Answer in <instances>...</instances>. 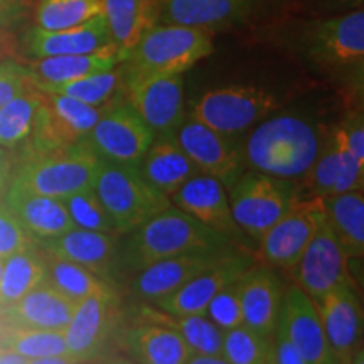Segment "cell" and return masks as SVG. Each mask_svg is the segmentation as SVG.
<instances>
[{
  "label": "cell",
  "mask_w": 364,
  "mask_h": 364,
  "mask_svg": "<svg viewBox=\"0 0 364 364\" xmlns=\"http://www.w3.org/2000/svg\"><path fill=\"white\" fill-rule=\"evenodd\" d=\"M231 243L230 236L218 233L182 209L171 206L130 231L120 260L125 268L136 273L177 255L231 250Z\"/></svg>",
  "instance_id": "1"
},
{
  "label": "cell",
  "mask_w": 364,
  "mask_h": 364,
  "mask_svg": "<svg viewBox=\"0 0 364 364\" xmlns=\"http://www.w3.org/2000/svg\"><path fill=\"white\" fill-rule=\"evenodd\" d=\"M321 147L317 130L307 120L279 115L250 134L243 157L250 171L294 181L307 174Z\"/></svg>",
  "instance_id": "2"
},
{
  "label": "cell",
  "mask_w": 364,
  "mask_h": 364,
  "mask_svg": "<svg viewBox=\"0 0 364 364\" xmlns=\"http://www.w3.org/2000/svg\"><path fill=\"white\" fill-rule=\"evenodd\" d=\"M213 53L208 31L181 24H156L140 38L122 65L125 80L150 75H184Z\"/></svg>",
  "instance_id": "3"
},
{
  "label": "cell",
  "mask_w": 364,
  "mask_h": 364,
  "mask_svg": "<svg viewBox=\"0 0 364 364\" xmlns=\"http://www.w3.org/2000/svg\"><path fill=\"white\" fill-rule=\"evenodd\" d=\"M102 164L103 159L83 139L71 147L27 156L11 182L31 193L66 199L80 191L95 188Z\"/></svg>",
  "instance_id": "4"
},
{
  "label": "cell",
  "mask_w": 364,
  "mask_h": 364,
  "mask_svg": "<svg viewBox=\"0 0 364 364\" xmlns=\"http://www.w3.org/2000/svg\"><path fill=\"white\" fill-rule=\"evenodd\" d=\"M93 189L118 235L130 233L172 206L169 196L154 188L134 164L103 161Z\"/></svg>",
  "instance_id": "5"
},
{
  "label": "cell",
  "mask_w": 364,
  "mask_h": 364,
  "mask_svg": "<svg viewBox=\"0 0 364 364\" xmlns=\"http://www.w3.org/2000/svg\"><path fill=\"white\" fill-rule=\"evenodd\" d=\"M228 193L240 231L257 243L300 199L292 181L255 171L243 172Z\"/></svg>",
  "instance_id": "6"
},
{
  "label": "cell",
  "mask_w": 364,
  "mask_h": 364,
  "mask_svg": "<svg viewBox=\"0 0 364 364\" xmlns=\"http://www.w3.org/2000/svg\"><path fill=\"white\" fill-rule=\"evenodd\" d=\"M279 108V102L255 86H226L209 90L194 103L191 115L221 135H236Z\"/></svg>",
  "instance_id": "7"
},
{
  "label": "cell",
  "mask_w": 364,
  "mask_h": 364,
  "mask_svg": "<svg viewBox=\"0 0 364 364\" xmlns=\"http://www.w3.org/2000/svg\"><path fill=\"white\" fill-rule=\"evenodd\" d=\"M118 297L108 287L76 304L65 334L66 349L80 364H91L107 354L113 336H118Z\"/></svg>",
  "instance_id": "8"
},
{
  "label": "cell",
  "mask_w": 364,
  "mask_h": 364,
  "mask_svg": "<svg viewBox=\"0 0 364 364\" xmlns=\"http://www.w3.org/2000/svg\"><path fill=\"white\" fill-rule=\"evenodd\" d=\"M156 135L127 102H113L90 132L88 140L103 161L139 166Z\"/></svg>",
  "instance_id": "9"
},
{
  "label": "cell",
  "mask_w": 364,
  "mask_h": 364,
  "mask_svg": "<svg viewBox=\"0 0 364 364\" xmlns=\"http://www.w3.org/2000/svg\"><path fill=\"white\" fill-rule=\"evenodd\" d=\"M292 273L299 289L312 302L336 287L353 282L348 270V255L327 223L326 211Z\"/></svg>",
  "instance_id": "10"
},
{
  "label": "cell",
  "mask_w": 364,
  "mask_h": 364,
  "mask_svg": "<svg viewBox=\"0 0 364 364\" xmlns=\"http://www.w3.org/2000/svg\"><path fill=\"white\" fill-rule=\"evenodd\" d=\"M127 100L156 136H174L184 122L182 75L127 80Z\"/></svg>",
  "instance_id": "11"
},
{
  "label": "cell",
  "mask_w": 364,
  "mask_h": 364,
  "mask_svg": "<svg viewBox=\"0 0 364 364\" xmlns=\"http://www.w3.org/2000/svg\"><path fill=\"white\" fill-rule=\"evenodd\" d=\"M322 215V198L312 196L309 199H299L258 241L263 260L272 267L292 272L316 233Z\"/></svg>",
  "instance_id": "12"
},
{
  "label": "cell",
  "mask_w": 364,
  "mask_h": 364,
  "mask_svg": "<svg viewBox=\"0 0 364 364\" xmlns=\"http://www.w3.org/2000/svg\"><path fill=\"white\" fill-rule=\"evenodd\" d=\"M174 139L201 174L220 181L226 189H230L245 172L247 164L243 154L228 140V136L218 134L193 117L184 118Z\"/></svg>",
  "instance_id": "13"
},
{
  "label": "cell",
  "mask_w": 364,
  "mask_h": 364,
  "mask_svg": "<svg viewBox=\"0 0 364 364\" xmlns=\"http://www.w3.org/2000/svg\"><path fill=\"white\" fill-rule=\"evenodd\" d=\"M304 44L322 66L344 68L364 58V7L306 27Z\"/></svg>",
  "instance_id": "14"
},
{
  "label": "cell",
  "mask_w": 364,
  "mask_h": 364,
  "mask_svg": "<svg viewBox=\"0 0 364 364\" xmlns=\"http://www.w3.org/2000/svg\"><path fill=\"white\" fill-rule=\"evenodd\" d=\"M314 304L336 358L351 364L364 339V306L354 282L336 287Z\"/></svg>",
  "instance_id": "15"
},
{
  "label": "cell",
  "mask_w": 364,
  "mask_h": 364,
  "mask_svg": "<svg viewBox=\"0 0 364 364\" xmlns=\"http://www.w3.org/2000/svg\"><path fill=\"white\" fill-rule=\"evenodd\" d=\"M279 329L306 364H341L327 341L316 304L297 285L285 289Z\"/></svg>",
  "instance_id": "16"
},
{
  "label": "cell",
  "mask_w": 364,
  "mask_h": 364,
  "mask_svg": "<svg viewBox=\"0 0 364 364\" xmlns=\"http://www.w3.org/2000/svg\"><path fill=\"white\" fill-rule=\"evenodd\" d=\"M250 267H252V260L247 255L231 250L215 265L196 275L193 280H189L169 297L157 300L154 306L174 316H203L209 302L228 285L238 282Z\"/></svg>",
  "instance_id": "17"
},
{
  "label": "cell",
  "mask_w": 364,
  "mask_h": 364,
  "mask_svg": "<svg viewBox=\"0 0 364 364\" xmlns=\"http://www.w3.org/2000/svg\"><path fill=\"white\" fill-rule=\"evenodd\" d=\"M265 0H161L157 24H181L213 31L247 21Z\"/></svg>",
  "instance_id": "18"
},
{
  "label": "cell",
  "mask_w": 364,
  "mask_h": 364,
  "mask_svg": "<svg viewBox=\"0 0 364 364\" xmlns=\"http://www.w3.org/2000/svg\"><path fill=\"white\" fill-rule=\"evenodd\" d=\"M304 177L312 196L318 198L353 193L364 188V166L346 147L343 136L334 129Z\"/></svg>",
  "instance_id": "19"
},
{
  "label": "cell",
  "mask_w": 364,
  "mask_h": 364,
  "mask_svg": "<svg viewBox=\"0 0 364 364\" xmlns=\"http://www.w3.org/2000/svg\"><path fill=\"white\" fill-rule=\"evenodd\" d=\"M231 250L223 252H193L159 260L135 273L132 280V292L139 299L156 304L157 300L169 297L184 287L196 275L206 270L225 257Z\"/></svg>",
  "instance_id": "20"
},
{
  "label": "cell",
  "mask_w": 364,
  "mask_h": 364,
  "mask_svg": "<svg viewBox=\"0 0 364 364\" xmlns=\"http://www.w3.org/2000/svg\"><path fill=\"white\" fill-rule=\"evenodd\" d=\"M236 285L243 309V324L273 339L285 294L279 275L267 267L252 265L240 277Z\"/></svg>",
  "instance_id": "21"
},
{
  "label": "cell",
  "mask_w": 364,
  "mask_h": 364,
  "mask_svg": "<svg viewBox=\"0 0 364 364\" xmlns=\"http://www.w3.org/2000/svg\"><path fill=\"white\" fill-rule=\"evenodd\" d=\"M171 203L204 226L230 236L231 240L241 233L231 213L226 188L206 174L191 177L171 196Z\"/></svg>",
  "instance_id": "22"
},
{
  "label": "cell",
  "mask_w": 364,
  "mask_h": 364,
  "mask_svg": "<svg viewBox=\"0 0 364 364\" xmlns=\"http://www.w3.org/2000/svg\"><path fill=\"white\" fill-rule=\"evenodd\" d=\"M4 203L26 233L39 243L58 238L75 228L63 199L31 193L11 182Z\"/></svg>",
  "instance_id": "23"
},
{
  "label": "cell",
  "mask_w": 364,
  "mask_h": 364,
  "mask_svg": "<svg viewBox=\"0 0 364 364\" xmlns=\"http://www.w3.org/2000/svg\"><path fill=\"white\" fill-rule=\"evenodd\" d=\"M24 44L27 54L33 59L115 49L103 16L63 31H43L33 26L24 36Z\"/></svg>",
  "instance_id": "24"
},
{
  "label": "cell",
  "mask_w": 364,
  "mask_h": 364,
  "mask_svg": "<svg viewBox=\"0 0 364 364\" xmlns=\"http://www.w3.org/2000/svg\"><path fill=\"white\" fill-rule=\"evenodd\" d=\"M76 304L46 280L16 304L0 309V322L27 329L63 332L70 324Z\"/></svg>",
  "instance_id": "25"
},
{
  "label": "cell",
  "mask_w": 364,
  "mask_h": 364,
  "mask_svg": "<svg viewBox=\"0 0 364 364\" xmlns=\"http://www.w3.org/2000/svg\"><path fill=\"white\" fill-rule=\"evenodd\" d=\"M117 341L139 364H188L193 351L171 327L142 318L118 331Z\"/></svg>",
  "instance_id": "26"
},
{
  "label": "cell",
  "mask_w": 364,
  "mask_h": 364,
  "mask_svg": "<svg viewBox=\"0 0 364 364\" xmlns=\"http://www.w3.org/2000/svg\"><path fill=\"white\" fill-rule=\"evenodd\" d=\"M118 233H103L81 228H73L58 238L44 241L43 250L48 257L73 262L97 275H105L110 270L117 255Z\"/></svg>",
  "instance_id": "27"
},
{
  "label": "cell",
  "mask_w": 364,
  "mask_h": 364,
  "mask_svg": "<svg viewBox=\"0 0 364 364\" xmlns=\"http://www.w3.org/2000/svg\"><path fill=\"white\" fill-rule=\"evenodd\" d=\"M124 63L117 49H107L93 54H66V56H49L31 59L26 65L31 76V85L54 86L85 78L95 73L110 71Z\"/></svg>",
  "instance_id": "28"
},
{
  "label": "cell",
  "mask_w": 364,
  "mask_h": 364,
  "mask_svg": "<svg viewBox=\"0 0 364 364\" xmlns=\"http://www.w3.org/2000/svg\"><path fill=\"white\" fill-rule=\"evenodd\" d=\"M139 169L154 188L169 198L191 177L201 174L174 136H156Z\"/></svg>",
  "instance_id": "29"
},
{
  "label": "cell",
  "mask_w": 364,
  "mask_h": 364,
  "mask_svg": "<svg viewBox=\"0 0 364 364\" xmlns=\"http://www.w3.org/2000/svg\"><path fill=\"white\" fill-rule=\"evenodd\" d=\"M161 0H103V14L112 43L124 61L140 38L157 24Z\"/></svg>",
  "instance_id": "30"
},
{
  "label": "cell",
  "mask_w": 364,
  "mask_h": 364,
  "mask_svg": "<svg viewBox=\"0 0 364 364\" xmlns=\"http://www.w3.org/2000/svg\"><path fill=\"white\" fill-rule=\"evenodd\" d=\"M327 223L348 258L364 257V194L361 191L322 198Z\"/></svg>",
  "instance_id": "31"
},
{
  "label": "cell",
  "mask_w": 364,
  "mask_h": 364,
  "mask_svg": "<svg viewBox=\"0 0 364 364\" xmlns=\"http://www.w3.org/2000/svg\"><path fill=\"white\" fill-rule=\"evenodd\" d=\"M48 280V260L36 245L4 260L0 277V309L12 306Z\"/></svg>",
  "instance_id": "32"
},
{
  "label": "cell",
  "mask_w": 364,
  "mask_h": 364,
  "mask_svg": "<svg viewBox=\"0 0 364 364\" xmlns=\"http://www.w3.org/2000/svg\"><path fill=\"white\" fill-rule=\"evenodd\" d=\"M140 318L145 321L164 324L174 329L193 354H203V356H221L223 349V334L211 318L206 316H174V314L164 312L161 309L142 307Z\"/></svg>",
  "instance_id": "33"
},
{
  "label": "cell",
  "mask_w": 364,
  "mask_h": 364,
  "mask_svg": "<svg viewBox=\"0 0 364 364\" xmlns=\"http://www.w3.org/2000/svg\"><path fill=\"white\" fill-rule=\"evenodd\" d=\"M43 100V91L31 85L0 107V147L12 150L27 144L38 124Z\"/></svg>",
  "instance_id": "34"
},
{
  "label": "cell",
  "mask_w": 364,
  "mask_h": 364,
  "mask_svg": "<svg viewBox=\"0 0 364 364\" xmlns=\"http://www.w3.org/2000/svg\"><path fill=\"white\" fill-rule=\"evenodd\" d=\"M38 90L44 93L65 95V97L93 105V107H107L115 102L117 95H120L122 90H127L125 70L124 65H118L110 71L95 73L85 78L70 81V83L41 86Z\"/></svg>",
  "instance_id": "35"
},
{
  "label": "cell",
  "mask_w": 364,
  "mask_h": 364,
  "mask_svg": "<svg viewBox=\"0 0 364 364\" xmlns=\"http://www.w3.org/2000/svg\"><path fill=\"white\" fill-rule=\"evenodd\" d=\"M102 14L103 0H38L34 27L43 31L71 29Z\"/></svg>",
  "instance_id": "36"
},
{
  "label": "cell",
  "mask_w": 364,
  "mask_h": 364,
  "mask_svg": "<svg viewBox=\"0 0 364 364\" xmlns=\"http://www.w3.org/2000/svg\"><path fill=\"white\" fill-rule=\"evenodd\" d=\"M0 349H7L26 359L68 354L65 334L59 331H39L0 322Z\"/></svg>",
  "instance_id": "37"
},
{
  "label": "cell",
  "mask_w": 364,
  "mask_h": 364,
  "mask_svg": "<svg viewBox=\"0 0 364 364\" xmlns=\"http://www.w3.org/2000/svg\"><path fill=\"white\" fill-rule=\"evenodd\" d=\"M48 260V282L58 292L66 295L68 299L80 302L90 295L107 290L108 285L102 277L88 268L76 265L73 262L59 260L46 255Z\"/></svg>",
  "instance_id": "38"
},
{
  "label": "cell",
  "mask_w": 364,
  "mask_h": 364,
  "mask_svg": "<svg viewBox=\"0 0 364 364\" xmlns=\"http://www.w3.org/2000/svg\"><path fill=\"white\" fill-rule=\"evenodd\" d=\"M273 354V339L241 324L223 334L221 358L230 364H267Z\"/></svg>",
  "instance_id": "39"
},
{
  "label": "cell",
  "mask_w": 364,
  "mask_h": 364,
  "mask_svg": "<svg viewBox=\"0 0 364 364\" xmlns=\"http://www.w3.org/2000/svg\"><path fill=\"white\" fill-rule=\"evenodd\" d=\"M63 201L66 204V209L70 213L75 228L90 231H103V233H117L107 209L103 208L93 188L68 196Z\"/></svg>",
  "instance_id": "40"
},
{
  "label": "cell",
  "mask_w": 364,
  "mask_h": 364,
  "mask_svg": "<svg viewBox=\"0 0 364 364\" xmlns=\"http://www.w3.org/2000/svg\"><path fill=\"white\" fill-rule=\"evenodd\" d=\"M204 316L211 318L221 331L235 329L243 324V309H241L238 285L231 284L223 289L215 299L209 302Z\"/></svg>",
  "instance_id": "41"
},
{
  "label": "cell",
  "mask_w": 364,
  "mask_h": 364,
  "mask_svg": "<svg viewBox=\"0 0 364 364\" xmlns=\"http://www.w3.org/2000/svg\"><path fill=\"white\" fill-rule=\"evenodd\" d=\"M33 243L34 240L26 233L6 203H0V260H7Z\"/></svg>",
  "instance_id": "42"
},
{
  "label": "cell",
  "mask_w": 364,
  "mask_h": 364,
  "mask_svg": "<svg viewBox=\"0 0 364 364\" xmlns=\"http://www.w3.org/2000/svg\"><path fill=\"white\" fill-rule=\"evenodd\" d=\"M31 86L29 71L24 65L7 59L0 63V107Z\"/></svg>",
  "instance_id": "43"
},
{
  "label": "cell",
  "mask_w": 364,
  "mask_h": 364,
  "mask_svg": "<svg viewBox=\"0 0 364 364\" xmlns=\"http://www.w3.org/2000/svg\"><path fill=\"white\" fill-rule=\"evenodd\" d=\"M341 86L343 97L348 103L349 112L364 110V58L359 61L341 68Z\"/></svg>",
  "instance_id": "44"
},
{
  "label": "cell",
  "mask_w": 364,
  "mask_h": 364,
  "mask_svg": "<svg viewBox=\"0 0 364 364\" xmlns=\"http://www.w3.org/2000/svg\"><path fill=\"white\" fill-rule=\"evenodd\" d=\"M336 129L343 136L346 147L364 166V110L349 112L346 120Z\"/></svg>",
  "instance_id": "45"
},
{
  "label": "cell",
  "mask_w": 364,
  "mask_h": 364,
  "mask_svg": "<svg viewBox=\"0 0 364 364\" xmlns=\"http://www.w3.org/2000/svg\"><path fill=\"white\" fill-rule=\"evenodd\" d=\"M273 358H275V364H306L294 349V346L290 344V341L287 339V336L279 329V326L273 336Z\"/></svg>",
  "instance_id": "46"
},
{
  "label": "cell",
  "mask_w": 364,
  "mask_h": 364,
  "mask_svg": "<svg viewBox=\"0 0 364 364\" xmlns=\"http://www.w3.org/2000/svg\"><path fill=\"white\" fill-rule=\"evenodd\" d=\"M348 270L359 297H364V257L348 258Z\"/></svg>",
  "instance_id": "47"
},
{
  "label": "cell",
  "mask_w": 364,
  "mask_h": 364,
  "mask_svg": "<svg viewBox=\"0 0 364 364\" xmlns=\"http://www.w3.org/2000/svg\"><path fill=\"white\" fill-rule=\"evenodd\" d=\"M11 171H12L11 150L0 147V196L6 193L9 184H11Z\"/></svg>",
  "instance_id": "48"
},
{
  "label": "cell",
  "mask_w": 364,
  "mask_h": 364,
  "mask_svg": "<svg viewBox=\"0 0 364 364\" xmlns=\"http://www.w3.org/2000/svg\"><path fill=\"white\" fill-rule=\"evenodd\" d=\"M27 364H80L70 354H58V356H44L36 359H27Z\"/></svg>",
  "instance_id": "49"
},
{
  "label": "cell",
  "mask_w": 364,
  "mask_h": 364,
  "mask_svg": "<svg viewBox=\"0 0 364 364\" xmlns=\"http://www.w3.org/2000/svg\"><path fill=\"white\" fill-rule=\"evenodd\" d=\"M188 364H230L221 356H203V354H193Z\"/></svg>",
  "instance_id": "50"
},
{
  "label": "cell",
  "mask_w": 364,
  "mask_h": 364,
  "mask_svg": "<svg viewBox=\"0 0 364 364\" xmlns=\"http://www.w3.org/2000/svg\"><path fill=\"white\" fill-rule=\"evenodd\" d=\"M22 6V0H0V17L12 16L19 11Z\"/></svg>",
  "instance_id": "51"
},
{
  "label": "cell",
  "mask_w": 364,
  "mask_h": 364,
  "mask_svg": "<svg viewBox=\"0 0 364 364\" xmlns=\"http://www.w3.org/2000/svg\"><path fill=\"white\" fill-rule=\"evenodd\" d=\"M0 364H27V359L7 349H0Z\"/></svg>",
  "instance_id": "52"
},
{
  "label": "cell",
  "mask_w": 364,
  "mask_h": 364,
  "mask_svg": "<svg viewBox=\"0 0 364 364\" xmlns=\"http://www.w3.org/2000/svg\"><path fill=\"white\" fill-rule=\"evenodd\" d=\"M91 364H139V363H135L134 359H130L129 356H112L110 354V356H105Z\"/></svg>",
  "instance_id": "53"
},
{
  "label": "cell",
  "mask_w": 364,
  "mask_h": 364,
  "mask_svg": "<svg viewBox=\"0 0 364 364\" xmlns=\"http://www.w3.org/2000/svg\"><path fill=\"white\" fill-rule=\"evenodd\" d=\"M336 2L341 4V6H348L354 9L364 7V0H336Z\"/></svg>",
  "instance_id": "54"
},
{
  "label": "cell",
  "mask_w": 364,
  "mask_h": 364,
  "mask_svg": "<svg viewBox=\"0 0 364 364\" xmlns=\"http://www.w3.org/2000/svg\"><path fill=\"white\" fill-rule=\"evenodd\" d=\"M351 364H364V339H363L361 346H359V349L356 351V354H354Z\"/></svg>",
  "instance_id": "55"
},
{
  "label": "cell",
  "mask_w": 364,
  "mask_h": 364,
  "mask_svg": "<svg viewBox=\"0 0 364 364\" xmlns=\"http://www.w3.org/2000/svg\"><path fill=\"white\" fill-rule=\"evenodd\" d=\"M267 364H275V358H273V354H272V358L267 361Z\"/></svg>",
  "instance_id": "56"
},
{
  "label": "cell",
  "mask_w": 364,
  "mask_h": 364,
  "mask_svg": "<svg viewBox=\"0 0 364 364\" xmlns=\"http://www.w3.org/2000/svg\"><path fill=\"white\" fill-rule=\"evenodd\" d=\"M2 270H4V260H0V277H2Z\"/></svg>",
  "instance_id": "57"
},
{
  "label": "cell",
  "mask_w": 364,
  "mask_h": 364,
  "mask_svg": "<svg viewBox=\"0 0 364 364\" xmlns=\"http://www.w3.org/2000/svg\"><path fill=\"white\" fill-rule=\"evenodd\" d=\"M361 193H363V194H364V188H363V189H361Z\"/></svg>",
  "instance_id": "58"
},
{
  "label": "cell",
  "mask_w": 364,
  "mask_h": 364,
  "mask_svg": "<svg viewBox=\"0 0 364 364\" xmlns=\"http://www.w3.org/2000/svg\"><path fill=\"white\" fill-rule=\"evenodd\" d=\"M0 19H2V17H0Z\"/></svg>",
  "instance_id": "59"
}]
</instances>
